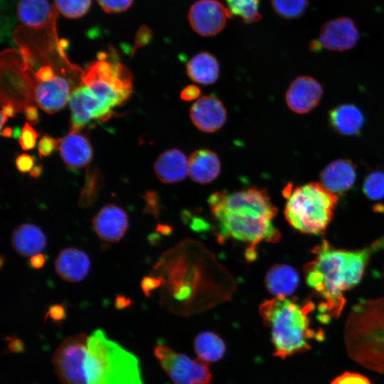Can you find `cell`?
<instances>
[{"label":"cell","mask_w":384,"mask_h":384,"mask_svg":"<svg viewBox=\"0 0 384 384\" xmlns=\"http://www.w3.org/2000/svg\"><path fill=\"white\" fill-rule=\"evenodd\" d=\"M299 282L297 272L287 264H276L267 272L265 286L276 297H287L297 289Z\"/></svg>","instance_id":"obj_21"},{"label":"cell","mask_w":384,"mask_h":384,"mask_svg":"<svg viewBox=\"0 0 384 384\" xmlns=\"http://www.w3.org/2000/svg\"><path fill=\"white\" fill-rule=\"evenodd\" d=\"M186 71L188 77L193 82L203 85H212L219 78V63L209 52L201 51L188 60Z\"/></svg>","instance_id":"obj_23"},{"label":"cell","mask_w":384,"mask_h":384,"mask_svg":"<svg viewBox=\"0 0 384 384\" xmlns=\"http://www.w3.org/2000/svg\"><path fill=\"white\" fill-rule=\"evenodd\" d=\"M92 0H54L56 9L65 18H78L87 14Z\"/></svg>","instance_id":"obj_29"},{"label":"cell","mask_w":384,"mask_h":384,"mask_svg":"<svg viewBox=\"0 0 384 384\" xmlns=\"http://www.w3.org/2000/svg\"><path fill=\"white\" fill-rule=\"evenodd\" d=\"M7 116L1 111V128L3 129V126L6 122Z\"/></svg>","instance_id":"obj_48"},{"label":"cell","mask_w":384,"mask_h":384,"mask_svg":"<svg viewBox=\"0 0 384 384\" xmlns=\"http://www.w3.org/2000/svg\"><path fill=\"white\" fill-rule=\"evenodd\" d=\"M55 75L51 66L45 65L35 73V78L37 82H46L52 80Z\"/></svg>","instance_id":"obj_41"},{"label":"cell","mask_w":384,"mask_h":384,"mask_svg":"<svg viewBox=\"0 0 384 384\" xmlns=\"http://www.w3.org/2000/svg\"><path fill=\"white\" fill-rule=\"evenodd\" d=\"M1 134L2 137L9 138L13 136V130L11 127H6L1 129Z\"/></svg>","instance_id":"obj_47"},{"label":"cell","mask_w":384,"mask_h":384,"mask_svg":"<svg viewBox=\"0 0 384 384\" xmlns=\"http://www.w3.org/2000/svg\"><path fill=\"white\" fill-rule=\"evenodd\" d=\"M46 262V257L43 254L38 253L31 256L29 259V265L33 269L42 268Z\"/></svg>","instance_id":"obj_43"},{"label":"cell","mask_w":384,"mask_h":384,"mask_svg":"<svg viewBox=\"0 0 384 384\" xmlns=\"http://www.w3.org/2000/svg\"><path fill=\"white\" fill-rule=\"evenodd\" d=\"M343 338L352 360L384 374V297L355 304L346 321Z\"/></svg>","instance_id":"obj_4"},{"label":"cell","mask_w":384,"mask_h":384,"mask_svg":"<svg viewBox=\"0 0 384 384\" xmlns=\"http://www.w3.org/2000/svg\"><path fill=\"white\" fill-rule=\"evenodd\" d=\"M189 117L193 125L200 131L213 133L224 125L227 112L218 98L213 95H204L192 105Z\"/></svg>","instance_id":"obj_12"},{"label":"cell","mask_w":384,"mask_h":384,"mask_svg":"<svg viewBox=\"0 0 384 384\" xmlns=\"http://www.w3.org/2000/svg\"><path fill=\"white\" fill-rule=\"evenodd\" d=\"M38 133L28 122H26L21 129L18 143L23 151L32 149L36 143Z\"/></svg>","instance_id":"obj_31"},{"label":"cell","mask_w":384,"mask_h":384,"mask_svg":"<svg viewBox=\"0 0 384 384\" xmlns=\"http://www.w3.org/2000/svg\"><path fill=\"white\" fill-rule=\"evenodd\" d=\"M25 117L30 124H36L39 122V114L37 108L33 105H28L24 110Z\"/></svg>","instance_id":"obj_42"},{"label":"cell","mask_w":384,"mask_h":384,"mask_svg":"<svg viewBox=\"0 0 384 384\" xmlns=\"http://www.w3.org/2000/svg\"><path fill=\"white\" fill-rule=\"evenodd\" d=\"M102 186V177L97 168L87 169L85 180L82 188L78 206L80 208H90L95 203Z\"/></svg>","instance_id":"obj_26"},{"label":"cell","mask_w":384,"mask_h":384,"mask_svg":"<svg viewBox=\"0 0 384 384\" xmlns=\"http://www.w3.org/2000/svg\"><path fill=\"white\" fill-rule=\"evenodd\" d=\"M154 354L174 384H209L212 374L208 365L198 359L175 351L165 345H156Z\"/></svg>","instance_id":"obj_8"},{"label":"cell","mask_w":384,"mask_h":384,"mask_svg":"<svg viewBox=\"0 0 384 384\" xmlns=\"http://www.w3.org/2000/svg\"><path fill=\"white\" fill-rule=\"evenodd\" d=\"M59 143V139H55L48 134H45L38 143V154L39 157L41 159L50 156L53 151L58 149Z\"/></svg>","instance_id":"obj_33"},{"label":"cell","mask_w":384,"mask_h":384,"mask_svg":"<svg viewBox=\"0 0 384 384\" xmlns=\"http://www.w3.org/2000/svg\"><path fill=\"white\" fill-rule=\"evenodd\" d=\"M231 16L228 8L218 0H198L190 7L188 18L196 33L209 37L222 31Z\"/></svg>","instance_id":"obj_10"},{"label":"cell","mask_w":384,"mask_h":384,"mask_svg":"<svg viewBox=\"0 0 384 384\" xmlns=\"http://www.w3.org/2000/svg\"><path fill=\"white\" fill-rule=\"evenodd\" d=\"M383 248L384 236L360 250L338 249L325 240L314 248L315 257L304 272L306 284L322 299L321 322L340 316L346 303L343 292L360 282L371 255Z\"/></svg>","instance_id":"obj_2"},{"label":"cell","mask_w":384,"mask_h":384,"mask_svg":"<svg viewBox=\"0 0 384 384\" xmlns=\"http://www.w3.org/2000/svg\"><path fill=\"white\" fill-rule=\"evenodd\" d=\"M151 37L152 32L148 27H141L137 33L132 55H134L136 49L146 45L151 39Z\"/></svg>","instance_id":"obj_36"},{"label":"cell","mask_w":384,"mask_h":384,"mask_svg":"<svg viewBox=\"0 0 384 384\" xmlns=\"http://www.w3.org/2000/svg\"><path fill=\"white\" fill-rule=\"evenodd\" d=\"M85 370L87 384H143L137 358L100 329L88 337Z\"/></svg>","instance_id":"obj_5"},{"label":"cell","mask_w":384,"mask_h":384,"mask_svg":"<svg viewBox=\"0 0 384 384\" xmlns=\"http://www.w3.org/2000/svg\"><path fill=\"white\" fill-rule=\"evenodd\" d=\"M163 279L161 278H154L149 276L143 277L141 282V288L146 297L150 296V292L163 284Z\"/></svg>","instance_id":"obj_38"},{"label":"cell","mask_w":384,"mask_h":384,"mask_svg":"<svg viewBox=\"0 0 384 384\" xmlns=\"http://www.w3.org/2000/svg\"><path fill=\"white\" fill-rule=\"evenodd\" d=\"M35 100L43 111L53 114L62 110L69 99L70 85L59 75L46 82H37Z\"/></svg>","instance_id":"obj_14"},{"label":"cell","mask_w":384,"mask_h":384,"mask_svg":"<svg viewBox=\"0 0 384 384\" xmlns=\"http://www.w3.org/2000/svg\"><path fill=\"white\" fill-rule=\"evenodd\" d=\"M359 39V32L353 21L348 17H338L326 22L319 38L310 43L312 50L325 48L343 52L353 48Z\"/></svg>","instance_id":"obj_9"},{"label":"cell","mask_w":384,"mask_h":384,"mask_svg":"<svg viewBox=\"0 0 384 384\" xmlns=\"http://www.w3.org/2000/svg\"><path fill=\"white\" fill-rule=\"evenodd\" d=\"M15 164L17 170L21 174L30 172L35 166L34 158L27 154H21L15 159Z\"/></svg>","instance_id":"obj_35"},{"label":"cell","mask_w":384,"mask_h":384,"mask_svg":"<svg viewBox=\"0 0 384 384\" xmlns=\"http://www.w3.org/2000/svg\"><path fill=\"white\" fill-rule=\"evenodd\" d=\"M50 317L55 321L63 320L66 317L65 310L61 304L50 305L45 318Z\"/></svg>","instance_id":"obj_40"},{"label":"cell","mask_w":384,"mask_h":384,"mask_svg":"<svg viewBox=\"0 0 384 384\" xmlns=\"http://www.w3.org/2000/svg\"><path fill=\"white\" fill-rule=\"evenodd\" d=\"M43 172V166L36 165L30 171V176L34 178H38Z\"/></svg>","instance_id":"obj_46"},{"label":"cell","mask_w":384,"mask_h":384,"mask_svg":"<svg viewBox=\"0 0 384 384\" xmlns=\"http://www.w3.org/2000/svg\"><path fill=\"white\" fill-rule=\"evenodd\" d=\"M154 171L162 183H178L188 174V159L180 149H170L158 156L154 164Z\"/></svg>","instance_id":"obj_18"},{"label":"cell","mask_w":384,"mask_h":384,"mask_svg":"<svg viewBox=\"0 0 384 384\" xmlns=\"http://www.w3.org/2000/svg\"><path fill=\"white\" fill-rule=\"evenodd\" d=\"M363 191L372 201L384 198V172L378 170L370 172L364 180Z\"/></svg>","instance_id":"obj_30"},{"label":"cell","mask_w":384,"mask_h":384,"mask_svg":"<svg viewBox=\"0 0 384 384\" xmlns=\"http://www.w3.org/2000/svg\"><path fill=\"white\" fill-rule=\"evenodd\" d=\"M314 304H304L287 297H276L262 303L259 312L271 331L273 355L281 359L311 349V341L324 339V332L311 326L309 314Z\"/></svg>","instance_id":"obj_3"},{"label":"cell","mask_w":384,"mask_h":384,"mask_svg":"<svg viewBox=\"0 0 384 384\" xmlns=\"http://www.w3.org/2000/svg\"><path fill=\"white\" fill-rule=\"evenodd\" d=\"M1 111L8 117H12L16 112L15 107L11 101H7L2 105Z\"/></svg>","instance_id":"obj_45"},{"label":"cell","mask_w":384,"mask_h":384,"mask_svg":"<svg viewBox=\"0 0 384 384\" xmlns=\"http://www.w3.org/2000/svg\"><path fill=\"white\" fill-rule=\"evenodd\" d=\"M274 12L285 19L301 17L306 11L309 0H270Z\"/></svg>","instance_id":"obj_28"},{"label":"cell","mask_w":384,"mask_h":384,"mask_svg":"<svg viewBox=\"0 0 384 384\" xmlns=\"http://www.w3.org/2000/svg\"><path fill=\"white\" fill-rule=\"evenodd\" d=\"M132 304V300L130 298L123 295L118 294L116 296L115 298V302L114 306L116 309H122L124 308H126Z\"/></svg>","instance_id":"obj_44"},{"label":"cell","mask_w":384,"mask_h":384,"mask_svg":"<svg viewBox=\"0 0 384 384\" xmlns=\"http://www.w3.org/2000/svg\"><path fill=\"white\" fill-rule=\"evenodd\" d=\"M201 89L196 85H189L183 87L180 92V98L183 101H192L201 95Z\"/></svg>","instance_id":"obj_39"},{"label":"cell","mask_w":384,"mask_h":384,"mask_svg":"<svg viewBox=\"0 0 384 384\" xmlns=\"http://www.w3.org/2000/svg\"><path fill=\"white\" fill-rule=\"evenodd\" d=\"M220 169L218 156L208 149L193 151L188 159V175L193 181L200 184L213 181L219 176Z\"/></svg>","instance_id":"obj_19"},{"label":"cell","mask_w":384,"mask_h":384,"mask_svg":"<svg viewBox=\"0 0 384 384\" xmlns=\"http://www.w3.org/2000/svg\"><path fill=\"white\" fill-rule=\"evenodd\" d=\"M11 245L19 255L31 257L44 250L46 246V237L39 227L24 223L13 232Z\"/></svg>","instance_id":"obj_22"},{"label":"cell","mask_w":384,"mask_h":384,"mask_svg":"<svg viewBox=\"0 0 384 384\" xmlns=\"http://www.w3.org/2000/svg\"><path fill=\"white\" fill-rule=\"evenodd\" d=\"M260 0H225L231 15L239 17L243 22L251 23L262 18L259 11Z\"/></svg>","instance_id":"obj_27"},{"label":"cell","mask_w":384,"mask_h":384,"mask_svg":"<svg viewBox=\"0 0 384 384\" xmlns=\"http://www.w3.org/2000/svg\"><path fill=\"white\" fill-rule=\"evenodd\" d=\"M330 384H371L369 379L358 373L346 371L336 376Z\"/></svg>","instance_id":"obj_34"},{"label":"cell","mask_w":384,"mask_h":384,"mask_svg":"<svg viewBox=\"0 0 384 384\" xmlns=\"http://www.w3.org/2000/svg\"><path fill=\"white\" fill-rule=\"evenodd\" d=\"M52 10L48 0H19L17 5L18 19L26 26L41 28L51 18Z\"/></svg>","instance_id":"obj_24"},{"label":"cell","mask_w":384,"mask_h":384,"mask_svg":"<svg viewBox=\"0 0 384 384\" xmlns=\"http://www.w3.org/2000/svg\"><path fill=\"white\" fill-rule=\"evenodd\" d=\"M90 268V260L87 253L75 247L63 249L55 261L57 274L69 282L82 280L87 275Z\"/></svg>","instance_id":"obj_17"},{"label":"cell","mask_w":384,"mask_h":384,"mask_svg":"<svg viewBox=\"0 0 384 384\" xmlns=\"http://www.w3.org/2000/svg\"><path fill=\"white\" fill-rule=\"evenodd\" d=\"M321 184L330 192L340 194L348 191L356 178V167L348 159H339L331 161L319 175Z\"/></svg>","instance_id":"obj_15"},{"label":"cell","mask_w":384,"mask_h":384,"mask_svg":"<svg viewBox=\"0 0 384 384\" xmlns=\"http://www.w3.org/2000/svg\"><path fill=\"white\" fill-rule=\"evenodd\" d=\"M283 195L286 198L284 216L292 227L310 235L325 232L338 203L336 194L320 183L310 182L297 186L287 184Z\"/></svg>","instance_id":"obj_6"},{"label":"cell","mask_w":384,"mask_h":384,"mask_svg":"<svg viewBox=\"0 0 384 384\" xmlns=\"http://www.w3.org/2000/svg\"><path fill=\"white\" fill-rule=\"evenodd\" d=\"M143 198L146 201L144 212L156 215L159 210L158 196L156 193L154 191H147L144 193Z\"/></svg>","instance_id":"obj_37"},{"label":"cell","mask_w":384,"mask_h":384,"mask_svg":"<svg viewBox=\"0 0 384 384\" xmlns=\"http://www.w3.org/2000/svg\"><path fill=\"white\" fill-rule=\"evenodd\" d=\"M331 128L342 136H356L361 133L364 124L361 110L354 105L343 104L331 109L329 113Z\"/></svg>","instance_id":"obj_20"},{"label":"cell","mask_w":384,"mask_h":384,"mask_svg":"<svg viewBox=\"0 0 384 384\" xmlns=\"http://www.w3.org/2000/svg\"><path fill=\"white\" fill-rule=\"evenodd\" d=\"M216 224L218 238L245 243L246 257H256V247L262 242H277L280 233L273 224L277 208L266 190L257 187L233 192L217 191L208 200Z\"/></svg>","instance_id":"obj_1"},{"label":"cell","mask_w":384,"mask_h":384,"mask_svg":"<svg viewBox=\"0 0 384 384\" xmlns=\"http://www.w3.org/2000/svg\"><path fill=\"white\" fill-rule=\"evenodd\" d=\"M88 337L84 333L69 336L56 348L52 363L60 384H87L85 363Z\"/></svg>","instance_id":"obj_7"},{"label":"cell","mask_w":384,"mask_h":384,"mask_svg":"<svg viewBox=\"0 0 384 384\" xmlns=\"http://www.w3.org/2000/svg\"><path fill=\"white\" fill-rule=\"evenodd\" d=\"M322 95L323 87L315 78L300 75L289 85L285 94V102L291 111L304 114L319 105Z\"/></svg>","instance_id":"obj_11"},{"label":"cell","mask_w":384,"mask_h":384,"mask_svg":"<svg viewBox=\"0 0 384 384\" xmlns=\"http://www.w3.org/2000/svg\"><path fill=\"white\" fill-rule=\"evenodd\" d=\"M92 225L102 240L117 242L123 238L128 229V215L123 208L114 204H107L93 217Z\"/></svg>","instance_id":"obj_13"},{"label":"cell","mask_w":384,"mask_h":384,"mask_svg":"<svg viewBox=\"0 0 384 384\" xmlns=\"http://www.w3.org/2000/svg\"><path fill=\"white\" fill-rule=\"evenodd\" d=\"M101 9L108 14H117L127 10L134 0H97Z\"/></svg>","instance_id":"obj_32"},{"label":"cell","mask_w":384,"mask_h":384,"mask_svg":"<svg viewBox=\"0 0 384 384\" xmlns=\"http://www.w3.org/2000/svg\"><path fill=\"white\" fill-rule=\"evenodd\" d=\"M193 346L198 358L206 363L218 361L225 352L223 339L211 331L198 334L194 339Z\"/></svg>","instance_id":"obj_25"},{"label":"cell","mask_w":384,"mask_h":384,"mask_svg":"<svg viewBox=\"0 0 384 384\" xmlns=\"http://www.w3.org/2000/svg\"><path fill=\"white\" fill-rule=\"evenodd\" d=\"M60 156L70 169H79L87 166L92 159V148L88 139L78 132H70L60 139Z\"/></svg>","instance_id":"obj_16"}]
</instances>
